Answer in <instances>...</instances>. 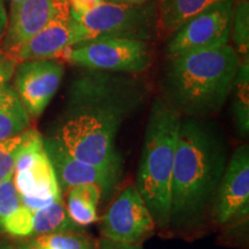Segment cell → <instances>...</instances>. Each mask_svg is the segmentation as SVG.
<instances>
[{
  "label": "cell",
  "mask_w": 249,
  "mask_h": 249,
  "mask_svg": "<svg viewBox=\"0 0 249 249\" xmlns=\"http://www.w3.org/2000/svg\"><path fill=\"white\" fill-rule=\"evenodd\" d=\"M145 97V85L138 77L85 70L68 87L64 111L50 136L76 160L123 169L116 147L118 132Z\"/></svg>",
  "instance_id": "cell-1"
},
{
  "label": "cell",
  "mask_w": 249,
  "mask_h": 249,
  "mask_svg": "<svg viewBox=\"0 0 249 249\" xmlns=\"http://www.w3.org/2000/svg\"><path fill=\"white\" fill-rule=\"evenodd\" d=\"M227 161L226 141L216 124L181 118L171 182L170 227L182 232L201 225Z\"/></svg>",
  "instance_id": "cell-2"
},
{
  "label": "cell",
  "mask_w": 249,
  "mask_h": 249,
  "mask_svg": "<svg viewBox=\"0 0 249 249\" xmlns=\"http://www.w3.org/2000/svg\"><path fill=\"white\" fill-rule=\"evenodd\" d=\"M240 58L232 45L169 58L163 71L164 97L182 117L207 119L231 93Z\"/></svg>",
  "instance_id": "cell-3"
},
{
  "label": "cell",
  "mask_w": 249,
  "mask_h": 249,
  "mask_svg": "<svg viewBox=\"0 0 249 249\" xmlns=\"http://www.w3.org/2000/svg\"><path fill=\"white\" fill-rule=\"evenodd\" d=\"M182 116L165 98H156L149 112L135 187L156 225L169 227L171 182Z\"/></svg>",
  "instance_id": "cell-4"
},
{
  "label": "cell",
  "mask_w": 249,
  "mask_h": 249,
  "mask_svg": "<svg viewBox=\"0 0 249 249\" xmlns=\"http://www.w3.org/2000/svg\"><path fill=\"white\" fill-rule=\"evenodd\" d=\"M13 179L21 204L33 213L62 198L53 166L45 151L44 138L38 130L29 128L24 132L15 154Z\"/></svg>",
  "instance_id": "cell-5"
},
{
  "label": "cell",
  "mask_w": 249,
  "mask_h": 249,
  "mask_svg": "<svg viewBox=\"0 0 249 249\" xmlns=\"http://www.w3.org/2000/svg\"><path fill=\"white\" fill-rule=\"evenodd\" d=\"M71 15L88 30L90 38H126L151 42L158 37L157 0L141 5L102 0L82 13Z\"/></svg>",
  "instance_id": "cell-6"
},
{
  "label": "cell",
  "mask_w": 249,
  "mask_h": 249,
  "mask_svg": "<svg viewBox=\"0 0 249 249\" xmlns=\"http://www.w3.org/2000/svg\"><path fill=\"white\" fill-rule=\"evenodd\" d=\"M151 42L126 38H92L67 49L62 61L85 70L140 74L154 60Z\"/></svg>",
  "instance_id": "cell-7"
},
{
  "label": "cell",
  "mask_w": 249,
  "mask_h": 249,
  "mask_svg": "<svg viewBox=\"0 0 249 249\" xmlns=\"http://www.w3.org/2000/svg\"><path fill=\"white\" fill-rule=\"evenodd\" d=\"M235 0H222L186 20L167 37L166 58L230 44Z\"/></svg>",
  "instance_id": "cell-8"
},
{
  "label": "cell",
  "mask_w": 249,
  "mask_h": 249,
  "mask_svg": "<svg viewBox=\"0 0 249 249\" xmlns=\"http://www.w3.org/2000/svg\"><path fill=\"white\" fill-rule=\"evenodd\" d=\"M156 223L135 185H129L112 202L102 218V238L124 244H142L154 234Z\"/></svg>",
  "instance_id": "cell-9"
},
{
  "label": "cell",
  "mask_w": 249,
  "mask_h": 249,
  "mask_svg": "<svg viewBox=\"0 0 249 249\" xmlns=\"http://www.w3.org/2000/svg\"><path fill=\"white\" fill-rule=\"evenodd\" d=\"M65 75L60 59H37L18 62L13 87L30 119H37L57 93Z\"/></svg>",
  "instance_id": "cell-10"
},
{
  "label": "cell",
  "mask_w": 249,
  "mask_h": 249,
  "mask_svg": "<svg viewBox=\"0 0 249 249\" xmlns=\"http://www.w3.org/2000/svg\"><path fill=\"white\" fill-rule=\"evenodd\" d=\"M210 207L213 222L219 225H226L248 214L249 149L247 144L236 148L227 161Z\"/></svg>",
  "instance_id": "cell-11"
},
{
  "label": "cell",
  "mask_w": 249,
  "mask_h": 249,
  "mask_svg": "<svg viewBox=\"0 0 249 249\" xmlns=\"http://www.w3.org/2000/svg\"><path fill=\"white\" fill-rule=\"evenodd\" d=\"M71 14L67 0H23L9 9L0 51L13 57L31 37L58 17Z\"/></svg>",
  "instance_id": "cell-12"
},
{
  "label": "cell",
  "mask_w": 249,
  "mask_h": 249,
  "mask_svg": "<svg viewBox=\"0 0 249 249\" xmlns=\"http://www.w3.org/2000/svg\"><path fill=\"white\" fill-rule=\"evenodd\" d=\"M44 147L62 191L80 185H97L104 196L119 182L121 169L96 166L76 160L52 136L44 138Z\"/></svg>",
  "instance_id": "cell-13"
},
{
  "label": "cell",
  "mask_w": 249,
  "mask_h": 249,
  "mask_svg": "<svg viewBox=\"0 0 249 249\" xmlns=\"http://www.w3.org/2000/svg\"><path fill=\"white\" fill-rule=\"evenodd\" d=\"M89 39L88 30L71 14L58 17L24 43L12 59L17 64L37 59H60L67 49Z\"/></svg>",
  "instance_id": "cell-14"
},
{
  "label": "cell",
  "mask_w": 249,
  "mask_h": 249,
  "mask_svg": "<svg viewBox=\"0 0 249 249\" xmlns=\"http://www.w3.org/2000/svg\"><path fill=\"white\" fill-rule=\"evenodd\" d=\"M31 119L11 82L0 87V142L21 135L30 128Z\"/></svg>",
  "instance_id": "cell-15"
},
{
  "label": "cell",
  "mask_w": 249,
  "mask_h": 249,
  "mask_svg": "<svg viewBox=\"0 0 249 249\" xmlns=\"http://www.w3.org/2000/svg\"><path fill=\"white\" fill-rule=\"evenodd\" d=\"M218 1L222 0H157L158 37L167 39L186 20Z\"/></svg>",
  "instance_id": "cell-16"
},
{
  "label": "cell",
  "mask_w": 249,
  "mask_h": 249,
  "mask_svg": "<svg viewBox=\"0 0 249 249\" xmlns=\"http://www.w3.org/2000/svg\"><path fill=\"white\" fill-rule=\"evenodd\" d=\"M33 235H45L62 232H85V227L76 225L68 216L66 207L61 200L54 201L43 209L33 213Z\"/></svg>",
  "instance_id": "cell-17"
},
{
  "label": "cell",
  "mask_w": 249,
  "mask_h": 249,
  "mask_svg": "<svg viewBox=\"0 0 249 249\" xmlns=\"http://www.w3.org/2000/svg\"><path fill=\"white\" fill-rule=\"evenodd\" d=\"M235 127L242 138L249 133V61H240L231 90Z\"/></svg>",
  "instance_id": "cell-18"
},
{
  "label": "cell",
  "mask_w": 249,
  "mask_h": 249,
  "mask_svg": "<svg viewBox=\"0 0 249 249\" xmlns=\"http://www.w3.org/2000/svg\"><path fill=\"white\" fill-rule=\"evenodd\" d=\"M230 38L240 61H249V0H235Z\"/></svg>",
  "instance_id": "cell-19"
},
{
  "label": "cell",
  "mask_w": 249,
  "mask_h": 249,
  "mask_svg": "<svg viewBox=\"0 0 249 249\" xmlns=\"http://www.w3.org/2000/svg\"><path fill=\"white\" fill-rule=\"evenodd\" d=\"M31 244L42 249H97V242L85 232L38 235Z\"/></svg>",
  "instance_id": "cell-20"
},
{
  "label": "cell",
  "mask_w": 249,
  "mask_h": 249,
  "mask_svg": "<svg viewBox=\"0 0 249 249\" xmlns=\"http://www.w3.org/2000/svg\"><path fill=\"white\" fill-rule=\"evenodd\" d=\"M65 207L71 219L81 227L91 225L98 218L96 205L89 203L88 201L83 200L71 191H68L67 202Z\"/></svg>",
  "instance_id": "cell-21"
},
{
  "label": "cell",
  "mask_w": 249,
  "mask_h": 249,
  "mask_svg": "<svg viewBox=\"0 0 249 249\" xmlns=\"http://www.w3.org/2000/svg\"><path fill=\"white\" fill-rule=\"evenodd\" d=\"M33 211L27 209L22 204L11 216L6 218L1 225V232L14 236H30L33 235Z\"/></svg>",
  "instance_id": "cell-22"
},
{
  "label": "cell",
  "mask_w": 249,
  "mask_h": 249,
  "mask_svg": "<svg viewBox=\"0 0 249 249\" xmlns=\"http://www.w3.org/2000/svg\"><path fill=\"white\" fill-rule=\"evenodd\" d=\"M21 207L20 196L15 187L13 174L0 182V231L4 220Z\"/></svg>",
  "instance_id": "cell-23"
},
{
  "label": "cell",
  "mask_w": 249,
  "mask_h": 249,
  "mask_svg": "<svg viewBox=\"0 0 249 249\" xmlns=\"http://www.w3.org/2000/svg\"><path fill=\"white\" fill-rule=\"evenodd\" d=\"M23 134L7 141L0 142V182L14 173L15 154L18 145L22 142Z\"/></svg>",
  "instance_id": "cell-24"
},
{
  "label": "cell",
  "mask_w": 249,
  "mask_h": 249,
  "mask_svg": "<svg viewBox=\"0 0 249 249\" xmlns=\"http://www.w3.org/2000/svg\"><path fill=\"white\" fill-rule=\"evenodd\" d=\"M68 191L73 192L75 195L80 196L81 198L88 201L89 203L96 205V207H98L101 198L103 197L102 189L97 185H80L73 187Z\"/></svg>",
  "instance_id": "cell-25"
},
{
  "label": "cell",
  "mask_w": 249,
  "mask_h": 249,
  "mask_svg": "<svg viewBox=\"0 0 249 249\" xmlns=\"http://www.w3.org/2000/svg\"><path fill=\"white\" fill-rule=\"evenodd\" d=\"M15 66H17V62L14 59L0 51V87L4 86L5 83L11 82Z\"/></svg>",
  "instance_id": "cell-26"
},
{
  "label": "cell",
  "mask_w": 249,
  "mask_h": 249,
  "mask_svg": "<svg viewBox=\"0 0 249 249\" xmlns=\"http://www.w3.org/2000/svg\"><path fill=\"white\" fill-rule=\"evenodd\" d=\"M97 249H143L142 244H124L102 238L97 242Z\"/></svg>",
  "instance_id": "cell-27"
},
{
  "label": "cell",
  "mask_w": 249,
  "mask_h": 249,
  "mask_svg": "<svg viewBox=\"0 0 249 249\" xmlns=\"http://www.w3.org/2000/svg\"><path fill=\"white\" fill-rule=\"evenodd\" d=\"M101 1L102 0H67L71 12L73 13H82V12L88 11Z\"/></svg>",
  "instance_id": "cell-28"
},
{
  "label": "cell",
  "mask_w": 249,
  "mask_h": 249,
  "mask_svg": "<svg viewBox=\"0 0 249 249\" xmlns=\"http://www.w3.org/2000/svg\"><path fill=\"white\" fill-rule=\"evenodd\" d=\"M7 22H8V15L5 7V0H0V43H1L2 37L5 35Z\"/></svg>",
  "instance_id": "cell-29"
},
{
  "label": "cell",
  "mask_w": 249,
  "mask_h": 249,
  "mask_svg": "<svg viewBox=\"0 0 249 249\" xmlns=\"http://www.w3.org/2000/svg\"><path fill=\"white\" fill-rule=\"evenodd\" d=\"M111 2H118V4H128V5H141L144 2L150 1V0H107Z\"/></svg>",
  "instance_id": "cell-30"
},
{
  "label": "cell",
  "mask_w": 249,
  "mask_h": 249,
  "mask_svg": "<svg viewBox=\"0 0 249 249\" xmlns=\"http://www.w3.org/2000/svg\"><path fill=\"white\" fill-rule=\"evenodd\" d=\"M17 249H42V248H38L36 247L35 245H33L30 242V244H23V245H20Z\"/></svg>",
  "instance_id": "cell-31"
},
{
  "label": "cell",
  "mask_w": 249,
  "mask_h": 249,
  "mask_svg": "<svg viewBox=\"0 0 249 249\" xmlns=\"http://www.w3.org/2000/svg\"><path fill=\"white\" fill-rule=\"evenodd\" d=\"M0 249H15V248L11 244H9V242L0 240Z\"/></svg>",
  "instance_id": "cell-32"
},
{
  "label": "cell",
  "mask_w": 249,
  "mask_h": 249,
  "mask_svg": "<svg viewBox=\"0 0 249 249\" xmlns=\"http://www.w3.org/2000/svg\"><path fill=\"white\" fill-rule=\"evenodd\" d=\"M21 1H23V0H9V4H11V6L12 5H17V4H18V2H21Z\"/></svg>",
  "instance_id": "cell-33"
}]
</instances>
